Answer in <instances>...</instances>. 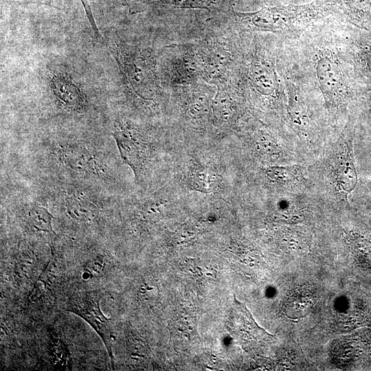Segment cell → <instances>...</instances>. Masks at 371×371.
<instances>
[{
    "label": "cell",
    "instance_id": "9c48e42d",
    "mask_svg": "<svg viewBox=\"0 0 371 371\" xmlns=\"http://www.w3.org/2000/svg\"><path fill=\"white\" fill-rule=\"evenodd\" d=\"M60 159L65 166L78 172L99 175L104 171L96 155L82 145H69L63 148Z\"/></svg>",
    "mask_w": 371,
    "mask_h": 371
},
{
    "label": "cell",
    "instance_id": "277c9868",
    "mask_svg": "<svg viewBox=\"0 0 371 371\" xmlns=\"http://www.w3.org/2000/svg\"><path fill=\"white\" fill-rule=\"evenodd\" d=\"M315 74L319 87L329 102H345L354 95L355 92L335 55L319 53L315 62Z\"/></svg>",
    "mask_w": 371,
    "mask_h": 371
},
{
    "label": "cell",
    "instance_id": "603a6c76",
    "mask_svg": "<svg viewBox=\"0 0 371 371\" xmlns=\"http://www.w3.org/2000/svg\"><path fill=\"white\" fill-rule=\"evenodd\" d=\"M363 95V107L366 119L371 126V87L368 88Z\"/></svg>",
    "mask_w": 371,
    "mask_h": 371
},
{
    "label": "cell",
    "instance_id": "8fae6325",
    "mask_svg": "<svg viewBox=\"0 0 371 371\" xmlns=\"http://www.w3.org/2000/svg\"><path fill=\"white\" fill-rule=\"evenodd\" d=\"M247 78L251 87L262 95H271L278 88L274 71L262 60H254L247 66Z\"/></svg>",
    "mask_w": 371,
    "mask_h": 371
},
{
    "label": "cell",
    "instance_id": "9a60e30c",
    "mask_svg": "<svg viewBox=\"0 0 371 371\" xmlns=\"http://www.w3.org/2000/svg\"><path fill=\"white\" fill-rule=\"evenodd\" d=\"M212 105L216 120L221 123L227 122L235 111L234 95L225 85H221Z\"/></svg>",
    "mask_w": 371,
    "mask_h": 371
},
{
    "label": "cell",
    "instance_id": "4fadbf2b",
    "mask_svg": "<svg viewBox=\"0 0 371 371\" xmlns=\"http://www.w3.org/2000/svg\"><path fill=\"white\" fill-rule=\"evenodd\" d=\"M66 208L69 216L78 222L91 223L96 221L99 216L96 205L88 196L79 192L67 196Z\"/></svg>",
    "mask_w": 371,
    "mask_h": 371
},
{
    "label": "cell",
    "instance_id": "5b68a950",
    "mask_svg": "<svg viewBox=\"0 0 371 371\" xmlns=\"http://www.w3.org/2000/svg\"><path fill=\"white\" fill-rule=\"evenodd\" d=\"M352 140L353 130L351 128L341 143L333 160V179L335 190L344 199H347L348 195L355 188L358 181Z\"/></svg>",
    "mask_w": 371,
    "mask_h": 371
},
{
    "label": "cell",
    "instance_id": "5bb4252c",
    "mask_svg": "<svg viewBox=\"0 0 371 371\" xmlns=\"http://www.w3.org/2000/svg\"><path fill=\"white\" fill-rule=\"evenodd\" d=\"M347 20L356 27L371 30V0H341Z\"/></svg>",
    "mask_w": 371,
    "mask_h": 371
},
{
    "label": "cell",
    "instance_id": "44dd1931",
    "mask_svg": "<svg viewBox=\"0 0 371 371\" xmlns=\"http://www.w3.org/2000/svg\"><path fill=\"white\" fill-rule=\"evenodd\" d=\"M104 266L103 260L101 258H95L89 262L84 269L82 277L88 280L101 274Z\"/></svg>",
    "mask_w": 371,
    "mask_h": 371
},
{
    "label": "cell",
    "instance_id": "6da1fadb",
    "mask_svg": "<svg viewBox=\"0 0 371 371\" xmlns=\"http://www.w3.org/2000/svg\"><path fill=\"white\" fill-rule=\"evenodd\" d=\"M322 12L317 4L265 7L251 12H236L240 22L252 29L281 32L315 18Z\"/></svg>",
    "mask_w": 371,
    "mask_h": 371
},
{
    "label": "cell",
    "instance_id": "7a4b0ae2",
    "mask_svg": "<svg viewBox=\"0 0 371 371\" xmlns=\"http://www.w3.org/2000/svg\"><path fill=\"white\" fill-rule=\"evenodd\" d=\"M114 52L131 89L142 99H153L157 93L158 85L152 56L127 47H116Z\"/></svg>",
    "mask_w": 371,
    "mask_h": 371
},
{
    "label": "cell",
    "instance_id": "d6986e66",
    "mask_svg": "<svg viewBox=\"0 0 371 371\" xmlns=\"http://www.w3.org/2000/svg\"><path fill=\"white\" fill-rule=\"evenodd\" d=\"M267 176L278 183H291L298 179V169L292 166H271L267 168Z\"/></svg>",
    "mask_w": 371,
    "mask_h": 371
},
{
    "label": "cell",
    "instance_id": "e0dca14e",
    "mask_svg": "<svg viewBox=\"0 0 371 371\" xmlns=\"http://www.w3.org/2000/svg\"><path fill=\"white\" fill-rule=\"evenodd\" d=\"M189 180L190 186L194 190L205 192L212 191L220 181L218 175L207 168L194 172Z\"/></svg>",
    "mask_w": 371,
    "mask_h": 371
},
{
    "label": "cell",
    "instance_id": "7c38bea8",
    "mask_svg": "<svg viewBox=\"0 0 371 371\" xmlns=\"http://www.w3.org/2000/svg\"><path fill=\"white\" fill-rule=\"evenodd\" d=\"M50 87L57 100L66 108L81 111L85 106V100L80 90L69 79L62 76H54Z\"/></svg>",
    "mask_w": 371,
    "mask_h": 371
},
{
    "label": "cell",
    "instance_id": "ba28073f",
    "mask_svg": "<svg viewBox=\"0 0 371 371\" xmlns=\"http://www.w3.org/2000/svg\"><path fill=\"white\" fill-rule=\"evenodd\" d=\"M168 67L171 80L181 85L194 83V80L201 76L196 51L190 49L173 55Z\"/></svg>",
    "mask_w": 371,
    "mask_h": 371
},
{
    "label": "cell",
    "instance_id": "30bf717a",
    "mask_svg": "<svg viewBox=\"0 0 371 371\" xmlns=\"http://www.w3.org/2000/svg\"><path fill=\"white\" fill-rule=\"evenodd\" d=\"M113 135L123 161L133 170L137 177L144 161L142 144L132 131L126 128H118Z\"/></svg>",
    "mask_w": 371,
    "mask_h": 371
},
{
    "label": "cell",
    "instance_id": "3957f363",
    "mask_svg": "<svg viewBox=\"0 0 371 371\" xmlns=\"http://www.w3.org/2000/svg\"><path fill=\"white\" fill-rule=\"evenodd\" d=\"M101 295L98 291H83L68 299L66 309L85 320L102 339L113 366L112 345L114 336L111 324L100 308Z\"/></svg>",
    "mask_w": 371,
    "mask_h": 371
},
{
    "label": "cell",
    "instance_id": "2e32d148",
    "mask_svg": "<svg viewBox=\"0 0 371 371\" xmlns=\"http://www.w3.org/2000/svg\"><path fill=\"white\" fill-rule=\"evenodd\" d=\"M25 220L29 227L38 232L54 233L52 221L53 216L44 207L30 203L25 210Z\"/></svg>",
    "mask_w": 371,
    "mask_h": 371
},
{
    "label": "cell",
    "instance_id": "ffe728a7",
    "mask_svg": "<svg viewBox=\"0 0 371 371\" xmlns=\"http://www.w3.org/2000/svg\"><path fill=\"white\" fill-rule=\"evenodd\" d=\"M163 5L184 8H214L223 0H147Z\"/></svg>",
    "mask_w": 371,
    "mask_h": 371
},
{
    "label": "cell",
    "instance_id": "ac0fdd59",
    "mask_svg": "<svg viewBox=\"0 0 371 371\" xmlns=\"http://www.w3.org/2000/svg\"><path fill=\"white\" fill-rule=\"evenodd\" d=\"M50 357L54 366L68 368L70 363V355L66 344L60 339H52L50 346Z\"/></svg>",
    "mask_w": 371,
    "mask_h": 371
},
{
    "label": "cell",
    "instance_id": "7402d4cb",
    "mask_svg": "<svg viewBox=\"0 0 371 371\" xmlns=\"http://www.w3.org/2000/svg\"><path fill=\"white\" fill-rule=\"evenodd\" d=\"M82 2V4L85 8L87 16L88 18V20L91 24V28L93 30V32L95 34V36L96 38L99 39L101 38V35L100 34L99 30L97 27L96 23L95 21L93 12L91 10V8L90 7V5L89 3V1L87 0H80Z\"/></svg>",
    "mask_w": 371,
    "mask_h": 371
},
{
    "label": "cell",
    "instance_id": "52a82bcc",
    "mask_svg": "<svg viewBox=\"0 0 371 371\" xmlns=\"http://www.w3.org/2000/svg\"><path fill=\"white\" fill-rule=\"evenodd\" d=\"M350 53L357 78L371 87V30L358 28L352 34Z\"/></svg>",
    "mask_w": 371,
    "mask_h": 371
},
{
    "label": "cell",
    "instance_id": "8992f818",
    "mask_svg": "<svg viewBox=\"0 0 371 371\" xmlns=\"http://www.w3.org/2000/svg\"><path fill=\"white\" fill-rule=\"evenodd\" d=\"M201 76L212 82L223 80L231 63L232 56L225 43L210 41L196 50Z\"/></svg>",
    "mask_w": 371,
    "mask_h": 371
}]
</instances>
